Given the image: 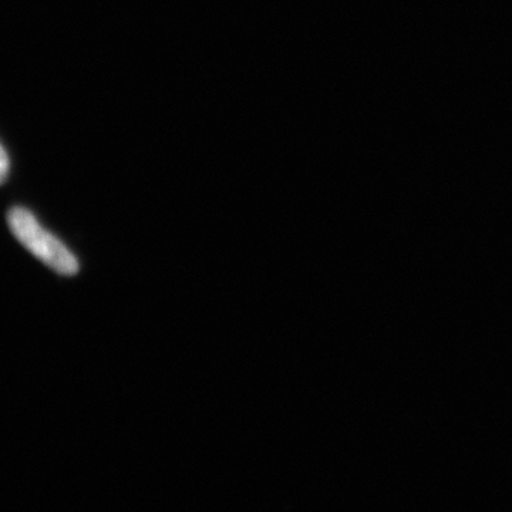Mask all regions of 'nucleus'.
<instances>
[{"instance_id":"obj_1","label":"nucleus","mask_w":512,"mask_h":512,"mask_svg":"<svg viewBox=\"0 0 512 512\" xmlns=\"http://www.w3.org/2000/svg\"><path fill=\"white\" fill-rule=\"evenodd\" d=\"M8 224L10 232L30 254L36 256L43 264L52 268L60 275H76L79 261L55 235L46 231L35 215L23 207H15L9 211Z\"/></svg>"},{"instance_id":"obj_2","label":"nucleus","mask_w":512,"mask_h":512,"mask_svg":"<svg viewBox=\"0 0 512 512\" xmlns=\"http://www.w3.org/2000/svg\"><path fill=\"white\" fill-rule=\"evenodd\" d=\"M10 171V160L5 148L0 144V185L5 183Z\"/></svg>"}]
</instances>
